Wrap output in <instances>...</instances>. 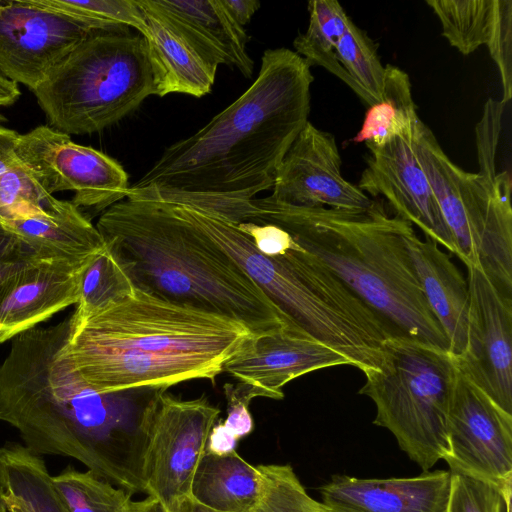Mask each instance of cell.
Masks as SVG:
<instances>
[{
	"label": "cell",
	"mask_w": 512,
	"mask_h": 512,
	"mask_svg": "<svg viewBox=\"0 0 512 512\" xmlns=\"http://www.w3.org/2000/svg\"><path fill=\"white\" fill-rule=\"evenodd\" d=\"M253 338L234 320L135 289L81 322L70 318L60 355L97 393L158 390L214 381Z\"/></svg>",
	"instance_id": "3957f363"
},
{
	"label": "cell",
	"mask_w": 512,
	"mask_h": 512,
	"mask_svg": "<svg viewBox=\"0 0 512 512\" xmlns=\"http://www.w3.org/2000/svg\"><path fill=\"white\" fill-rule=\"evenodd\" d=\"M349 365L347 357L293 327L254 337L224 366L236 380V390L248 400L284 398L290 381L320 369Z\"/></svg>",
	"instance_id": "e0dca14e"
},
{
	"label": "cell",
	"mask_w": 512,
	"mask_h": 512,
	"mask_svg": "<svg viewBox=\"0 0 512 512\" xmlns=\"http://www.w3.org/2000/svg\"><path fill=\"white\" fill-rule=\"evenodd\" d=\"M0 512H8V508H7L1 488H0Z\"/></svg>",
	"instance_id": "f6af8a7d"
},
{
	"label": "cell",
	"mask_w": 512,
	"mask_h": 512,
	"mask_svg": "<svg viewBox=\"0 0 512 512\" xmlns=\"http://www.w3.org/2000/svg\"><path fill=\"white\" fill-rule=\"evenodd\" d=\"M135 512H169L156 498L148 496L144 500L137 501Z\"/></svg>",
	"instance_id": "7bdbcfd3"
},
{
	"label": "cell",
	"mask_w": 512,
	"mask_h": 512,
	"mask_svg": "<svg viewBox=\"0 0 512 512\" xmlns=\"http://www.w3.org/2000/svg\"><path fill=\"white\" fill-rule=\"evenodd\" d=\"M470 294L466 349L458 368L512 414V298L477 267H467Z\"/></svg>",
	"instance_id": "5bb4252c"
},
{
	"label": "cell",
	"mask_w": 512,
	"mask_h": 512,
	"mask_svg": "<svg viewBox=\"0 0 512 512\" xmlns=\"http://www.w3.org/2000/svg\"><path fill=\"white\" fill-rule=\"evenodd\" d=\"M70 317L12 338L0 365V420L37 455L76 459L131 495L147 494L145 459L152 409L147 397L100 394L60 355Z\"/></svg>",
	"instance_id": "6da1fadb"
},
{
	"label": "cell",
	"mask_w": 512,
	"mask_h": 512,
	"mask_svg": "<svg viewBox=\"0 0 512 512\" xmlns=\"http://www.w3.org/2000/svg\"><path fill=\"white\" fill-rule=\"evenodd\" d=\"M259 492L257 467L235 450L226 455L205 452L194 473L190 496L217 512H250Z\"/></svg>",
	"instance_id": "cb8c5ba5"
},
{
	"label": "cell",
	"mask_w": 512,
	"mask_h": 512,
	"mask_svg": "<svg viewBox=\"0 0 512 512\" xmlns=\"http://www.w3.org/2000/svg\"><path fill=\"white\" fill-rule=\"evenodd\" d=\"M95 30L37 0H0V72L33 91Z\"/></svg>",
	"instance_id": "4fadbf2b"
},
{
	"label": "cell",
	"mask_w": 512,
	"mask_h": 512,
	"mask_svg": "<svg viewBox=\"0 0 512 512\" xmlns=\"http://www.w3.org/2000/svg\"><path fill=\"white\" fill-rule=\"evenodd\" d=\"M224 392L227 399V417L222 423L239 441L249 435L254 428L249 411L250 401L239 394L233 384H225Z\"/></svg>",
	"instance_id": "8d00e7d4"
},
{
	"label": "cell",
	"mask_w": 512,
	"mask_h": 512,
	"mask_svg": "<svg viewBox=\"0 0 512 512\" xmlns=\"http://www.w3.org/2000/svg\"><path fill=\"white\" fill-rule=\"evenodd\" d=\"M260 492L250 512H331L308 495L290 465H257Z\"/></svg>",
	"instance_id": "1f68e13d"
},
{
	"label": "cell",
	"mask_w": 512,
	"mask_h": 512,
	"mask_svg": "<svg viewBox=\"0 0 512 512\" xmlns=\"http://www.w3.org/2000/svg\"><path fill=\"white\" fill-rule=\"evenodd\" d=\"M171 26L213 69L237 68L249 78L254 62L247 52L249 36L236 24L220 0H138Z\"/></svg>",
	"instance_id": "ffe728a7"
},
{
	"label": "cell",
	"mask_w": 512,
	"mask_h": 512,
	"mask_svg": "<svg viewBox=\"0 0 512 512\" xmlns=\"http://www.w3.org/2000/svg\"><path fill=\"white\" fill-rule=\"evenodd\" d=\"M238 440L222 422L214 424L208 437L206 452L214 455H226L235 451Z\"/></svg>",
	"instance_id": "f35d334b"
},
{
	"label": "cell",
	"mask_w": 512,
	"mask_h": 512,
	"mask_svg": "<svg viewBox=\"0 0 512 512\" xmlns=\"http://www.w3.org/2000/svg\"><path fill=\"white\" fill-rule=\"evenodd\" d=\"M341 164L334 136L308 121L283 158L270 197L301 207L370 208L374 200L342 176Z\"/></svg>",
	"instance_id": "2e32d148"
},
{
	"label": "cell",
	"mask_w": 512,
	"mask_h": 512,
	"mask_svg": "<svg viewBox=\"0 0 512 512\" xmlns=\"http://www.w3.org/2000/svg\"><path fill=\"white\" fill-rule=\"evenodd\" d=\"M450 477L446 470L384 479L336 474L319 492L331 512H446Z\"/></svg>",
	"instance_id": "d6986e66"
},
{
	"label": "cell",
	"mask_w": 512,
	"mask_h": 512,
	"mask_svg": "<svg viewBox=\"0 0 512 512\" xmlns=\"http://www.w3.org/2000/svg\"><path fill=\"white\" fill-rule=\"evenodd\" d=\"M41 5L77 18L97 30L134 28L143 24L136 0H37Z\"/></svg>",
	"instance_id": "836d02e7"
},
{
	"label": "cell",
	"mask_w": 512,
	"mask_h": 512,
	"mask_svg": "<svg viewBox=\"0 0 512 512\" xmlns=\"http://www.w3.org/2000/svg\"><path fill=\"white\" fill-rule=\"evenodd\" d=\"M504 107L493 98L484 105L475 128L477 173L454 164L424 123L417 135L416 155L452 235L455 254L512 298L511 180L506 171H496Z\"/></svg>",
	"instance_id": "52a82bcc"
},
{
	"label": "cell",
	"mask_w": 512,
	"mask_h": 512,
	"mask_svg": "<svg viewBox=\"0 0 512 512\" xmlns=\"http://www.w3.org/2000/svg\"><path fill=\"white\" fill-rule=\"evenodd\" d=\"M313 79L295 51L266 50L249 88L196 133L167 147L126 197L213 210L272 189L308 122Z\"/></svg>",
	"instance_id": "7a4b0ae2"
},
{
	"label": "cell",
	"mask_w": 512,
	"mask_h": 512,
	"mask_svg": "<svg viewBox=\"0 0 512 512\" xmlns=\"http://www.w3.org/2000/svg\"><path fill=\"white\" fill-rule=\"evenodd\" d=\"M407 249L427 303L439 322L455 357L466 349L470 294L467 279L438 243L414 229L406 236Z\"/></svg>",
	"instance_id": "44dd1931"
},
{
	"label": "cell",
	"mask_w": 512,
	"mask_h": 512,
	"mask_svg": "<svg viewBox=\"0 0 512 512\" xmlns=\"http://www.w3.org/2000/svg\"><path fill=\"white\" fill-rule=\"evenodd\" d=\"M135 292V287L115 254L105 245L83 270L79 300L72 323L81 322L101 310L119 303Z\"/></svg>",
	"instance_id": "83f0119b"
},
{
	"label": "cell",
	"mask_w": 512,
	"mask_h": 512,
	"mask_svg": "<svg viewBox=\"0 0 512 512\" xmlns=\"http://www.w3.org/2000/svg\"><path fill=\"white\" fill-rule=\"evenodd\" d=\"M6 227L43 258L88 264L105 248L96 226L71 201L60 200L53 209L14 220Z\"/></svg>",
	"instance_id": "7402d4cb"
},
{
	"label": "cell",
	"mask_w": 512,
	"mask_h": 512,
	"mask_svg": "<svg viewBox=\"0 0 512 512\" xmlns=\"http://www.w3.org/2000/svg\"><path fill=\"white\" fill-rule=\"evenodd\" d=\"M450 473L494 485L511 502L512 414L504 411L457 366L447 419Z\"/></svg>",
	"instance_id": "7c38bea8"
},
{
	"label": "cell",
	"mask_w": 512,
	"mask_h": 512,
	"mask_svg": "<svg viewBox=\"0 0 512 512\" xmlns=\"http://www.w3.org/2000/svg\"><path fill=\"white\" fill-rule=\"evenodd\" d=\"M193 221L228 253L289 322L342 353L363 373L378 368L393 337L378 316L292 238L278 256L261 253L235 223L184 204Z\"/></svg>",
	"instance_id": "8992f818"
},
{
	"label": "cell",
	"mask_w": 512,
	"mask_h": 512,
	"mask_svg": "<svg viewBox=\"0 0 512 512\" xmlns=\"http://www.w3.org/2000/svg\"><path fill=\"white\" fill-rule=\"evenodd\" d=\"M247 219L266 221L289 233L359 297L393 337L411 338L449 351L407 249L406 236L413 225L388 215L381 201L374 200L366 210L348 211L293 206L267 196L246 204L239 222Z\"/></svg>",
	"instance_id": "5b68a950"
},
{
	"label": "cell",
	"mask_w": 512,
	"mask_h": 512,
	"mask_svg": "<svg viewBox=\"0 0 512 512\" xmlns=\"http://www.w3.org/2000/svg\"><path fill=\"white\" fill-rule=\"evenodd\" d=\"M222 6L239 26L245 28V25L251 20L255 12L260 8V2L257 0H220Z\"/></svg>",
	"instance_id": "60d3db41"
},
{
	"label": "cell",
	"mask_w": 512,
	"mask_h": 512,
	"mask_svg": "<svg viewBox=\"0 0 512 512\" xmlns=\"http://www.w3.org/2000/svg\"><path fill=\"white\" fill-rule=\"evenodd\" d=\"M174 512H217L193 499L191 496L184 499Z\"/></svg>",
	"instance_id": "ee69618b"
},
{
	"label": "cell",
	"mask_w": 512,
	"mask_h": 512,
	"mask_svg": "<svg viewBox=\"0 0 512 512\" xmlns=\"http://www.w3.org/2000/svg\"><path fill=\"white\" fill-rule=\"evenodd\" d=\"M309 25L299 34L293 46L295 52L310 65L325 68L344 81L351 82L336 58V48L350 18L336 0H312L308 3Z\"/></svg>",
	"instance_id": "4316f807"
},
{
	"label": "cell",
	"mask_w": 512,
	"mask_h": 512,
	"mask_svg": "<svg viewBox=\"0 0 512 512\" xmlns=\"http://www.w3.org/2000/svg\"><path fill=\"white\" fill-rule=\"evenodd\" d=\"M33 93L54 129L101 131L156 95L145 39L129 28L95 30Z\"/></svg>",
	"instance_id": "ba28073f"
},
{
	"label": "cell",
	"mask_w": 512,
	"mask_h": 512,
	"mask_svg": "<svg viewBox=\"0 0 512 512\" xmlns=\"http://www.w3.org/2000/svg\"><path fill=\"white\" fill-rule=\"evenodd\" d=\"M20 94L18 84L11 81L0 72V107H6L14 104L18 100Z\"/></svg>",
	"instance_id": "b9f144b4"
},
{
	"label": "cell",
	"mask_w": 512,
	"mask_h": 512,
	"mask_svg": "<svg viewBox=\"0 0 512 512\" xmlns=\"http://www.w3.org/2000/svg\"><path fill=\"white\" fill-rule=\"evenodd\" d=\"M33 254L16 234L0 223V274L6 267Z\"/></svg>",
	"instance_id": "74e56055"
},
{
	"label": "cell",
	"mask_w": 512,
	"mask_h": 512,
	"mask_svg": "<svg viewBox=\"0 0 512 512\" xmlns=\"http://www.w3.org/2000/svg\"><path fill=\"white\" fill-rule=\"evenodd\" d=\"M59 202L21 163L0 175V223L4 226L53 209Z\"/></svg>",
	"instance_id": "d6a6232c"
},
{
	"label": "cell",
	"mask_w": 512,
	"mask_h": 512,
	"mask_svg": "<svg viewBox=\"0 0 512 512\" xmlns=\"http://www.w3.org/2000/svg\"><path fill=\"white\" fill-rule=\"evenodd\" d=\"M15 153L48 193L74 191L79 209L103 212L127 196L128 175L115 159L49 126L20 134Z\"/></svg>",
	"instance_id": "8fae6325"
},
{
	"label": "cell",
	"mask_w": 512,
	"mask_h": 512,
	"mask_svg": "<svg viewBox=\"0 0 512 512\" xmlns=\"http://www.w3.org/2000/svg\"><path fill=\"white\" fill-rule=\"evenodd\" d=\"M502 84L501 101L507 104L512 97V1L495 0V20L487 44Z\"/></svg>",
	"instance_id": "d590c367"
},
{
	"label": "cell",
	"mask_w": 512,
	"mask_h": 512,
	"mask_svg": "<svg viewBox=\"0 0 512 512\" xmlns=\"http://www.w3.org/2000/svg\"><path fill=\"white\" fill-rule=\"evenodd\" d=\"M456 373L449 351L406 337L386 339L379 367L364 373L359 393L376 406L373 423L389 430L423 472L446 455Z\"/></svg>",
	"instance_id": "9c48e42d"
},
{
	"label": "cell",
	"mask_w": 512,
	"mask_h": 512,
	"mask_svg": "<svg viewBox=\"0 0 512 512\" xmlns=\"http://www.w3.org/2000/svg\"><path fill=\"white\" fill-rule=\"evenodd\" d=\"M421 120L412 99L409 76L400 68L385 66L381 99L369 106L353 142L380 146L397 136L415 132Z\"/></svg>",
	"instance_id": "484cf974"
},
{
	"label": "cell",
	"mask_w": 512,
	"mask_h": 512,
	"mask_svg": "<svg viewBox=\"0 0 512 512\" xmlns=\"http://www.w3.org/2000/svg\"><path fill=\"white\" fill-rule=\"evenodd\" d=\"M5 118L0 114V120H4Z\"/></svg>",
	"instance_id": "bcb514c9"
},
{
	"label": "cell",
	"mask_w": 512,
	"mask_h": 512,
	"mask_svg": "<svg viewBox=\"0 0 512 512\" xmlns=\"http://www.w3.org/2000/svg\"><path fill=\"white\" fill-rule=\"evenodd\" d=\"M19 135L15 130L0 126V175L20 163L15 153Z\"/></svg>",
	"instance_id": "ab89813d"
},
{
	"label": "cell",
	"mask_w": 512,
	"mask_h": 512,
	"mask_svg": "<svg viewBox=\"0 0 512 512\" xmlns=\"http://www.w3.org/2000/svg\"><path fill=\"white\" fill-rule=\"evenodd\" d=\"M0 488L8 512H64L45 461L20 443L0 447Z\"/></svg>",
	"instance_id": "d4e9b609"
},
{
	"label": "cell",
	"mask_w": 512,
	"mask_h": 512,
	"mask_svg": "<svg viewBox=\"0 0 512 512\" xmlns=\"http://www.w3.org/2000/svg\"><path fill=\"white\" fill-rule=\"evenodd\" d=\"M439 18L442 35L463 55L490 41L495 0H426Z\"/></svg>",
	"instance_id": "f546056e"
},
{
	"label": "cell",
	"mask_w": 512,
	"mask_h": 512,
	"mask_svg": "<svg viewBox=\"0 0 512 512\" xmlns=\"http://www.w3.org/2000/svg\"><path fill=\"white\" fill-rule=\"evenodd\" d=\"M88 264L33 254L6 267L0 274V343L77 304Z\"/></svg>",
	"instance_id": "ac0fdd59"
},
{
	"label": "cell",
	"mask_w": 512,
	"mask_h": 512,
	"mask_svg": "<svg viewBox=\"0 0 512 512\" xmlns=\"http://www.w3.org/2000/svg\"><path fill=\"white\" fill-rule=\"evenodd\" d=\"M96 228L135 289L234 320L254 337L296 328L183 204L126 197Z\"/></svg>",
	"instance_id": "277c9868"
},
{
	"label": "cell",
	"mask_w": 512,
	"mask_h": 512,
	"mask_svg": "<svg viewBox=\"0 0 512 512\" xmlns=\"http://www.w3.org/2000/svg\"><path fill=\"white\" fill-rule=\"evenodd\" d=\"M137 4L143 12L139 34L147 46L156 95L171 93L202 97L212 90L216 71L164 20Z\"/></svg>",
	"instance_id": "603a6c76"
},
{
	"label": "cell",
	"mask_w": 512,
	"mask_h": 512,
	"mask_svg": "<svg viewBox=\"0 0 512 512\" xmlns=\"http://www.w3.org/2000/svg\"><path fill=\"white\" fill-rule=\"evenodd\" d=\"M150 438L145 459L147 495L169 512L190 497L196 468L206 452L220 409L207 397L183 400L166 389L151 395Z\"/></svg>",
	"instance_id": "30bf717a"
},
{
	"label": "cell",
	"mask_w": 512,
	"mask_h": 512,
	"mask_svg": "<svg viewBox=\"0 0 512 512\" xmlns=\"http://www.w3.org/2000/svg\"><path fill=\"white\" fill-rule=\"evenodd\" d=\"M421 124L415 132L367 146L370 156L357 186L367 195L384 198L396 216L455 254L452 235L416 155Z\"/></svg>",
	"instance_id": "9a60e30c"
},
{
	"label": "cell",
	"mask_w": 512,
	"mask_h": 512,
	"mask_svg": "<svg viewBox=\"0 0 512 512\" xmlns=\"http://www.w3.org/2000/svg\"><path fill=\"white\" fill-rule=\"evenodd\" d=\"M336 58L351 82V89L368 105L381 99L385 66L375 43L350 19L341 36Z\"/></svg>",
	"instance_id": "4dcf8cb0"
},
{
	"label": "cell",
	"mask_w": 512,
	"mask_h": 512,
	"mask_svg": "<svg viewBox=\"0 0 512 512\" xmlns=\"http://www.w3.org/2000/svg\"><path fill=\"white\" fill-rule=\"evenodd\" d=\"M64 512H135L137 501L122 488L99 478L90 470L67 466L52 476Z\"/></svg>",
	"instance_id": "f1b7e54d"
},
{
	"label": "cell",
	"mask_w": 512,
	"mask_h": 512,
	"mask_svg": "<svg viewBox=\"0 0 512 512\" xmlns=\"http://www.w3.org/2000/svg\"><path fill=\"white\" fill-rule=\"evenodd\" d=\"M504 500L492 484L451 473L446 512H502Z\"/></svg>",
	"instance_id": "e575fe53"
}]
</instances>
